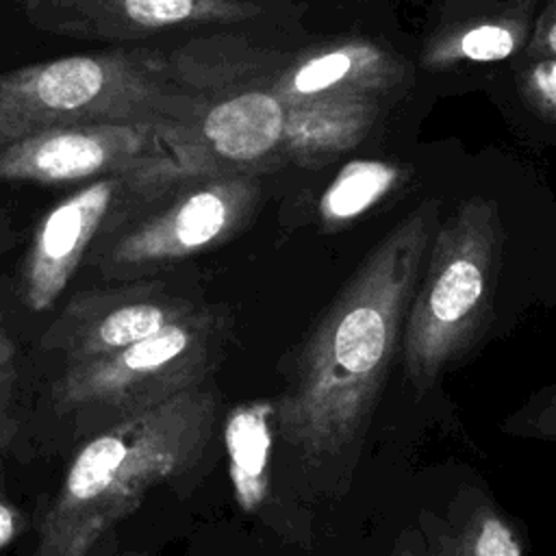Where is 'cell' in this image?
<instances>
[{
  "label": "cell",
  "mask_w": 556,
  "mask_h": 556,
  "mask_svg": "<svg viewBox=\"0 0 556 556\" xmlns=\"http://www.w3.org/2000/svg\"><path fill=\"white\" fill-rule=\"evenodd\" d=\"M274 430V400H250L228 413L224 426L228 473L235 500L243 513H256L269 495Z\"/></svg>",
  "instance_id": "obj_11"
},
{
  "label": "cell",
  "mask_w": 556,
  "mask_h": 556,
  "mask_svg": "<svg viewBox=\"0 0 556 556\" xmlns=\"http://www.w3.org/2000/svg\"><path fill=\"white\" fill-rule=\"evenodd\" d=\"M495 285V228L484 213L469 211L437 239L404 317V376L417 395L426 393L482 332Z\"/></svg>",
  "instance_id": "obj_4"
},
{
  "label": "cell",
  "mask_w": 556,
  "mask_h": 556,
  "mask_svg": "<svg viewBox=\"0 0 556 556\" xmlns=\"http://www.w3.org/2000/svg\"><path fill=\"white\" fill-rule=\"evenodd\" d=\"M352 61L348 54L343 52H330L324 56H317L313 61H308L293 78V87L300 93H313L319 89H326L330 85H334L337 80H341L348 70H350Z\"/></svg>",
  "instance_id": "obj_15"
},
{
  "label": "cell",
  "mask_w": 556,
  "mask_h": 556,
  "mask_svg": "<svg viewBox=\"0 0 556 556\" xmlns=\"http://www.w3.org/2000/svg\"><path fill=\"white\" fill-rule=\"evenodd\" d=\"M24 20L48 35L137 41L237 13L232 0H20Z\"/></svg>",
  "instance_id": "obj_10"
},
{
  "label": "cell",
  "mask_w": 556,
  "mask_h": 556,
  "mask_svg": "<svg viewBox=\"0 0 556 556\" xmlns=\"http://www.w3.org/2000/svg\"><path fill=\"white\" fill-rule=\"evenodd\" d=\"M530 430L536 437L556 441V393L541 406V410L530 421Z\"/></svg>",
  "instance_id": "obj_16"
},
{
  "label": "cell",
  "mask_w": 556,
  "mask_h": 556,
  "mask_svg": "<svg viewBox=\"0 0 556 556\" xmlns=\"http://www.w3.org/2000/svg\"><path fill=\"white\" fill-rule=\"evenodd\" d=\"M547 43H549L552 52H556V24L549 28V35H547Z\"/></svg>",
  "instance_id": "obj_20"
},
{
  "label": "cell",
  "mask_w": 556,
  "mask_h": 556,
  "mask_svg": "<svg viewBox=\"0 0 556 556\" xmlns=\"http://www.w3.org/2000/svg\"><path fill=\"white\" fill-rule=\"evenodd\" d=\"M428 243L426 219L391 232L302 341L276 402V432L304 469L350 458L367 430L402 341Z\"/></svg>",
  "instance_id": "obj_1"
},
{
  "label": "cell",
  "mask_w": 556,
  "mask_h": 556,
  "mask_svg": "<svg viewBox=\"0 0 556 556\" xmlns=\"http://www.w3.org/2000/svg\"><path fill=\"white\" fill-rule=\"evenodd\" d=\"M180 174V167L113 174L89 180L56 202L37 224L22 267V293L33 311H48L115 215L143 191Z\"/></svg>",
  "instance_id": "obj_8"
},
{
  "label": "cell",
  "mask_w": 556,
  "mask_h": 556,
  "mask_svg": "<svg viewBox=\"0 0 556 556\" xmlns=\"http://www.w3.org/2000/svg\"><path fill=\"white\" fill-rule=\"evenodd\" d=\"M391 556H421V552L417 549L415 536H413V534H404V536L395 543V549H393Z\"/></svg>",
  "instance_id": "obj_19"
},
{
  "label": "cell",
  "mask_w": 556,
  "mask_h": 556,
  "mask_svg": "<svg viewBox=\"0 0 556 556\" xmlns=\"http://www.w3.org/2000/svg\"><path fill=\"white\" fill-rule=\"evenodd\" d=\"M11 356H13V348H11L9 339H7V334L0 330V382H2V378L9 374Z\"/></svg>",
  "instance_id": "obj_18"
},
{
  "label": "cell",
  "mask_w": 556,
  "mask_h": 556,
  "mask_svg": "<svg viewBox=\"0 0 556 556\" xmlns=\"http://www.w3.org/2000/svg\"><path fill=\"white\" fill-rule=\"evenodd\" d=\"M215 417L217 393L202 382L89 439L43 515L39 556H87L152 486L202 458Z\"/></svg>",
  "instance_id": "obj_2"
},
{
  "label": "cell",
  "mask_w": 556,
  "mask_h": 556,
  "mask_svg": "<svg viewBox=\"0 0 556 556\" xmlns=\"http://www.w3.org/2000/svg\"><path fill=\"white\" fill-rule=\"evenodd\" d=\"M195 306L156 282L83 291L56 315L41 343L61 352L67 365H76L113 354Z\"/></svg>",
  "instance_id": "obj_9"
},
{
  "label": "cell",
  "mask_w": 556,
  "mask_h": 556,
  "mask_svg": "<svg viewBox=\"0 0 556 556\" xmlns=\"http://www.w3.org/2000/svg\"><path fill=\"white\" fill-rule=\"evenodd\" d=\"M174 163L154 124L78 122L0 148V180L63 185Z\"/></svg>",
  "instance_id": "obj_7"
},
{
  "label": "cell",
  "mask_w": 556,
  "mask_h": 556,
  "mask_svg": "<svg viewBox=\"0 0 556 556\" xmlns=\"http://www.w3.org/2000/svg\"><path fill=\"white\" fill-rule=\"evenodd\" d=\"M178 89L169 54L115 46L0 72V148L78 122H172Z\"/></svg>",
  "instance_id": "obj_3"
},
{
  "label": "cell",
  "mask_w": 556,
  "mask_h": 556,
  "mask_svg": "<svg viewBox=\"0 0 556 556\" xmlns=\"http://www.w3.org/2000/svg\"><path fill=\"white\" fill-rule=\"evenodd\" d=\"M228 321L195 306L161 330L93 361L67 365L54 382V402L65 410L130 415L206 382L215 369Z\"/></svg>",
  "instance_id": "obj_5"
},
{
  "label": "cell",
  "mask_w": 556,
  "mask_h": 556,
  "mask_svg": "<svg viewBox=\"0 0 556 556\" xmlns=\"http://www.w3.org/2000/svg\"><path fill=\"white\" fill-rule=\"evenodd\" d=\"M513 48H515L513 33L504 26H493V24L471 28L460 41L463 54L473 61H497L508 56Z\"/></svg>",
  "instance_id": "obj_14"
},
{
  "label": "cell",
  "mask_w": 556,
  "mask_h": 556,
  "mask_svg": "<svg viewBox=\"0 0 556 556\" xmlns=\"http://www.w3.org/2000/svg\"><path fill=\"white\" fill-rule=\"evenodd\" d=\"M395 180V169L378 161L350 163L321 198L328 222H348L378 202Z\"/></svg>",
  "instance_id": "obj_13"
},
{
  "label": "cell",
  "mask_w": 556,
  "mask_h": 556,
  "mask_svg": "<svg viewBox=\"0 0 556 556\" xmlns=\"http://www.w3.org/2000/svg\"><path fill=\"white\" fill-rule=\"evenodd\" d=\"M428 556H523V545L513 526L491 506H476L428 543Z\"/></svg>",
  "instance_id": "obj_12"
},
{
  "label": "cell",
  "mask_w": 556,
  "mask_h": 556,
  "mask_svg": "<svg viewBox=\"0 0 556 556\" xmlns=\"http://www.w3.org/2000/svg\"><path fill=\"white\" fill-rule=\"evenodd\" d=\"M176 174L128 202L102 230L96 261L106 276H139L222 243L250 206V189L237 180L189 185Z\"/></svg>",
  "instance_id": "obj_6"
},
{
  "label": "cell",
  "mask_w": 556,
  "mask_h": 556,
  "mask_svg": "<svg viewBox=\"0 0 556 556\" xmlns=\"http://www.w3.org/2000/svg\"><path fill=\"white\" fill-rule=\"evenodd\" d=\"M549 89L556 93V63L549 67Z\"/></svg>",
  "instance_id": "obj_21"
},
{
  "label": "cell",
  "mask_w": 556,
  "mask_h": 556,
  "mask_svg": "<svg viewBox=\"0 0 556 556\" xmlns=\"http://www.w3.org/2000/svg\"><path fill=\"white\" fill-rule=\"evenodd\" d=\"M20 513L7 502L0 497V549L7 547L20 532Z\"/></svg>",
  "instance_id": "obj_17"
}]
</instances>
